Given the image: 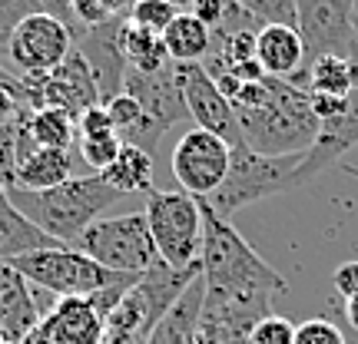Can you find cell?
<instances>
[{"label":"cell","mask_w":358,"mask_h":344,"mask_svg":"<svg viewBox=\"0 0 358 344\" xmlns=\"http://www.w3.org/2000/svg\"><path fill=\"white\" fill-rule=\"evenodd\" d=\"M3 192L10 195V202L40 232H47L50 239H57L66 248H77L80 235L96 218H103V212L120 199V192L110 189L100 172L73 176L47 192H20V189H3Z\"/></svg>","instance_id":"1"},{"label":"cell","mask_w":358,"mask_h":344,"mask_svg":"<svg viewBox=\"0 0 358 344\" xmlns=\"http://www.w3.org/2000/svg\"><path fill=\"white\" fill-rule=\"evenodd\" d=\"M268 96L259 110H236L243 142L259 156L306 153L319 140V119L312 113L306 89L289 80L266 77Z\"/></svg>","instance_id":"2"},{"label":"cell","mask_w":358,"mask_h":344,"mask_svg":"<svg viewBox=\"0 0 358 344\" xmlns=\"http://www.w3.org/2000/svg\"><path fill=\"white\" fill-rule=\"evenodd\" d=\"M315 176L319 172L308 163V149L292 156H259L243 142V146L232 149L226 182L203 202L209 209H216L222 218H229L232 212H239L245 205L282 195L289 189H299V186L312 182Z\"/></svg>","instance_id":"3"},{"label":"cell","mask_w":358,"mask_h":344,"mask_svg":"<svg viewBox=\"0 0 358 344\" xmlns=\"http://www.w3.org/2000/svg\"><path fill=\"white\" fill-rule=\"evenodd\" d=\"M199 275V262L189 268H169L166 262L153 265L103 321V344H146L156 324L166 318V311Z\"/></svg>","instance_id":"4"},{"label":"cell","mask_w":358,"mask_h":344,"mask_svg":"<svg viewBox=\"0 0 358 344\" xmlns=\"http://www.w3.org/2000/svg\"><path fill=\"white\" fill-rule=\"evenodd\" d=\"M143 216H146L159 262H166L169 268H189L199 262V252H203V212H199V202L192 195H186L182 189H150Z\"/></svg>","instance_id":"5"},{"label":"cell","mask_w":358,"mask_h":344,"mask_svg":"<svg viewBox=\"0 0 358 344\" xmlns=\"http://www.w3.org/2000/svg\"><path fill=\"white\" fill-rule=\"evenodd\" d=\"M77 248L87 258H93L96 265L110 268V271H123V275H146L153 265H159L153 235H150L143 212L96 218L80 235Z\"/></svg>","instance_id":"6"},{"label":"cell","mask_w":358,"mask_h":344,"mask_svg":"<svg viewBox=\"0 0 358 344\" xmlns=\"http://www.w3.org/2000/svg\"><path fill=\"white\" fill-rule=\"evenodd\" d=\"M7 265L17 268L30 285H37L57 298H90L100 288L113 285L116 278H123V271H110V268L96 265L80 248H43V252L10 258Z\"/></svg>","instance_id":"7"},{"label":"cell","mask_w":358,"mask_h":344,"mask_svg":"<svg viewBox=\"0 0 358 344\" xmlns=\"http://www.w3.org/2000/svg\"><path fill=\"white\" fill-rule=\"evenodd\" d=\"M232 146L206 129H186L173 149V176L192 199H209L226 182Z\"/></svg>","instance_id":"8"},{"label":"cell","mask_w":358,"mask_h":344,"mask_svg":"<svg viewBox=\"0 0 358 344\" xmlns=\"http://www.w3.org/2000/svg\"><path fill=\"white\" fill-rule=\"evenodd\" d=\"M73 53V37L50 13H30L24 17L7 43V60L17 66V77H43L64 63Z\"/></svg>","instance_id":"9"},{"label":"cell","mask_w":358,"mask_h":344,"mask_svg":"<svg viewBox=\"0 0 358 344\" xmlns=\"http://www.w3.org/2000/svg\"><path fill=\"white\" fill-rule=\"evenodd\" d=\"M295 30L306 43V63L319 57H345L355 43L352 0H295Z\"/></svg>","instance_id":"10"},{"label":"cell","mask_w":358,"mask_h":344,"mask_svg":"<svg viewBox=\"0 0 358 344\" xmlns=\"http://www.w3.org/2000/svg\"><path fill=\"white\" fill-rule=\"evenodd\" d=\"M176 66V80L186 100V113L196 123V129H206L219 136L222 142H229L232 149L243 146V133L232 113V103L219 93V87L213 83V77L206 73L203 63H173Z\"/></svg>","instance_id":"11"},{"label":"cell","mask_w":358,"mask_h":344,"mask_svg":"<svg viewBox=\"0 0 358 344\" xmlns=\"http://www.w3.org/2000/svg\"><path fill=\"white\" fill-rule=\"evenodd\" d=\"M123 24H127V17H113V20H106L100 27L80 30L73 37V50L87 60L90 73L96 80V89H100L103 106L123 93V80H127L129 70L127 57H123V43H120Z\"/></svg>","instance_id":"12"},{"label":"cell","mask_w":358,"mask_h":344,"mask_svg":"<svg viewBox=\"0 0 358 344\" xmlns=\"http://www.w3.org/2000/svg\"><path fill=\"white\" fill-rule=\"evenodd\" d=\"M123 93L140 103L146 119H150L153 126H159L163 133L179 126L182 119H189L186 100H182V89H179V80H176V66L173 63H169L166 70H159V73H136V70H127Z\"/></svg>","instance_id":"13"},{"label":"cell","mask_w":358,"mask_h":344,"mask_svg":"<svg viewBox=\"0 0 358 344\" xmlns=\"http://www.w3.org/2000/svg\"><path fill=\"white\" fill-rule=\"evenodd\" d=\"M40 87H43V110L53 106V110L70 113L73 119H80V116L87 113V110H93V106H103L96 80H93L87 60H83L77 50L70 53L57 70L43 73V77H40Z\"/></svg>","instance_id":"14"},{"label":"cell","mask_w":358,"mask_h":344,"mask_svg":"<svg viewBox=\"0 0 358 344\" xmlns=\"http://www.w3.org/2000/svg\"><path fill=\"white\" fill-rule=\"evenodd\" d=\"M40 321L43 315L34 298V285L17 268L0 262V331H3V341L20 344Z\"/></svg>","instance_id":"15"},{"label":"cell","mask_w":358,"mask_h":344,"mask_svg":"<svg viewBox=\"0 0 358 344\" xmlns=\"http://www.w3.org/2000/svg\"><path fill=\"white\" fill-rule=\"evenodd\" d=\"M47 344H103V318L87 298H60L40 321Z\"/></svg>","instance_id":"16"},{"label":"cell","mask_w":358,"mask_h":344,"mask_svg":"<svg viewBox=\"0 0 358 344\" xmlns=\"http://www.w3.org/2000/svg\"><path fill=\"white\" fill-rule=\"evenodd\" d=\"M256 63L266 77L289 80L306 63V43L295 27L266 24L256 33Z\"/></svg>","instance_id":"17"},{"label":"cell","mask_w":358,"mask_h":344,"mask_svg":"<svg viewBox=\"0 0 358 344\" xmlns=\"http://www.w3.org/2000/svg\"><path fill=\"white\" fill-rule=\"evenodd\" d=\"M43 248H66L47 232H40L30 218L10 202V195L0 189V262L30 255V252H43Z\"/></svg>","instance_id":"18"},{"label":"cell","mask_w":358,"mask_h":344,"mask_svg":"<svg viewBox=\"0 0 358 344\" xmlns=\"http://www.w3.org/2000/svg\"><path fill=\"white\" fill-rule=\"evenodd\" d=\"M199 311H203V275L182 292L176 305L166 311V318L156 324L146 344H196L199 331Z\"/></svg>","instance_id":"19"},{"label":"cell","mask_w":358,"mask_h":344,"mask_svg":"<svg viewBox=\"0 0 358 344\" xmlns=\"http://www.w3.org/2000/svg\"><path fill=\"white\" fill-rule=\"evenodd\" d=\"M163 47L169 63H206L213 50V30L192 13H176V20L163 30Z\"/></svg>","instance_id":"20"},{"label":"cell","mask_w":358,"mask_h":344,"mask_svg":"<svg viewBox=\"0 0 358 344\" xmlns=\"http://www.w3.org/2000/svg\"><path fill=\"white\" fill-rule=\"evenodd\" d=\"M289 83L306 93H322V96H348L355 93V80H352V63L345 57H319L306 63L295 77H289Z\"/></svg>","instance_id":"21"},{"label":"cell","mask_w":358,"mask_h":344,"mask_svg":"<svg viewBox=\"0 0 358 344\" xmlns=\"http://www.w3.org/2000/svg\"><path fill=\"white\" fill-rule=\"evenodd\" d=\"M66 179H73V156L70 149H37L17 169V182L13 189L20 192H47L60 186Z\"/></svg>","instance_id":"22"},{"label":"cell","mask_w":358,"mask_h":344,"mask_svg":"<svg viewBox=\"0 0 358 344\" xmlns=\"http://www.w3.org/2000/svg\"><path fill=\"white\" fill-rule=\"evenodd\" d=\"M358 146V89L345 96V106L342 113L322 123L319 126V140H315V149H319L332 166H342V156Z\"/></svg>","instance_id":"23"},{"label":"cell","mask_w":358,"mask_h":344,"mask_svg":"<svg viewBox=\"0 0 358 344\" xmlns=\"http://www.w3.org/2000/svg\"><path fill=\"white\" fill-rule=\"evenodd\" d=\"M100 176L120 195H127V192H150L153 189V156H146L143 149L123 142L116 163L110 169H103Z\"/></svg>","instance_id":"24"},{"label":"cell","mask_w":358,"mask_h":344,"mask_svg":"<svg viewBox=\"0 0 358 344\" xmlns=\"http://www.w3.org/2000/svg\"><path fill=\"white\" fill-rule=\"evenodd\" d=\"M120 43H123V57H127V66L136 70V73H159L169 66L166 47H163V37H156L150 30H140L127 20L123 24V33H120Z\"/></svg>","instance_id":"25"},{"label":"cell","mask_w":358,"mask_h":344,"mask_svg":"<svg viewBox=\"0 0 358 344\" xmlns=\"http://www.w3.org/2000/svg\"><path fill=\"white\" fill-rule=\"evenodd\" d=\"M30 133L40 149H70V142L77 136V119L64 110L47 106V110L30 113Z\"/></svg>","instance_id":"26"},{"label":"cell","mask_w":358,"mask_h":344,"mask_svg":"<svg viewBox=\"0 0 358 344\" xmlns=\"http://www.w3.org/2000/svg\"><path fill=\"white\" fill-rule=\"evenodd\" d=\"M27 119H30V110L17 113L7 123H0V186L3 189H13V182H17V169H20L17 142H20V133H24Z\"/></svg>","instance_id":"27"},{"label":"cell","mask_w":358,"mask_h":344,"mask_svg":"<svg viewBox=\"0 0 358 344\" xmlns=\"http://www.w3.org/2000/svg\"><path fill=\"white\" fill-rule=\"evenodd\" d=\"M80 136V156L90 169H110L116 163V156L123 149V140L116 136V129H100V133H77Z\"/></svg>","instance_id":"28"},{"label":"cell","mask_w":358,"mask_h":344,"mask_svg":"<svg viewBox=\"0 0 358 344\" xmlns=\"http://www.w3.org/2000/svg\"><path fill=\"white\" fill-rule=\"evenodd\" d=\"M133 27H140V30H150L156 37H163V30H166L173 20H176V10L169 7L166 0H140L127 17Z\"/></svg>","instance_id":"29"},{"label":"cell","mask_w":358,"mask_h":344,"mask_svg":"<svg viewBox=\"0 0 358 344\" xmlns=\"http://www.w3.org/2000/svg\"><path fill=\"white\" fill-rule=\"evenodd\" d=\"M259 24L295 27V0H239Z\"/></svg>","instance_id":"30"},{"label":"cell","mask_w":358,"mask_h":344,"mask_svg":"<svg viewBox=\"0 0 358 344\" xmlns=\"http://www.w3.org/2000/svg\"><path fill=\"white\" fill-rule=\"evenodd\" d=\"M27 110V100H24V80L10 73L7 66H0V123L13 119L17 113Z\"/></svg>","instance_id":"31"},{"label":"cell","mask_w":358,"mask_h":344,"mask_svg":"<svg viewBox=\"0 0 358 344\" xmlns=\"http://www.w3.org/2000/svg\"><path fill=\"white\" fill-rule=\"evenodd\" d=\"M245 344H295V324L282 315H268L249 331Z\"/></svg>","instance_id":"32"},{"label":"cell","mask_w":358,"mask_h":344,"mask_svg":"<svg viewBox=\"0 0 358 344\" xmlns=\"http://www.w3.org/2000/svg\"><path fill=\"white\" fill-rule=\"evenodd\" d=\"M40 10V0H0V53H7L10 33L17 30V24Z\"/></svg>","instance_id":"33"},{"label":"cell","mask_w":358,"mask_h":344,"mask_svg":"<svg viewBox=\"0 0 358 344\" xmlns=\"http://www.w3.org/2000/svg\"><path fill=\"white\" fill-rule=\"evenodd\" d=\"M295 344H348L338 324L329 318H308L295 328Z\"/></svg>","instance_id":"34"},{"label":"cell","mask_w":358,"mask_h":344,"mask_svg":"<svg viewBox=\"0 0 358 344\" xmlns=\"http://www.w3.org/2000/svg\"><path fill=\"white\" fill-rule=\"evenodd\" d=\"M70 10H73V24L80 30H90V27H100L106 20H113L100 0H70Z\"/></svg>","instance_id":"35"},{"label":"cell","mask_w":358,"mask_h":344,"mask_svg":"<svg viewBox=\"0 0 358 344\" xmlns=\"http://www.w3.org/2000/svg\"><path fill=\"white\" fill-rule=\"evenodd\" d=\"M226 10H229V0H196L189 13L216 33L219 27H222V20H226Z\"/></svg>","instance_id":"36"},{"label":"cell","mask_w":358,"mask_h":344,"mask_svg":"<svg viewBox=\"0 0 358 344\" xmlns=\"http://www.w3.org/2000/svg\"><path fill=\"white\" fill-rule=\"evenodd\" d=\"M332 288L342 294V298H352V294H358V262H342V265L335 268Z\"/></svg>","instance_id":"37"},{"label":"cell","mask_w":358,"mask_h":344,"mask_svg":"<svg viewBox=\"0 0 358 344\" xmlns=\"http://www.w3.org/2000/svg\"><path fill=\"white\" fill-rule=\"evenodd\" d=\"M100 3L106 7L110 17H129V10H133L140 0H100Z\"/></svg>","instance_id":"38"},{"label":"cell","mask_w":358,"mask_h":344,"mask_svg":"<svg viewBox=\"0 0 358 344\" xmlns=\"http://www.w3.org/2000/svg\"><path fill=\"white\" fill-rule=\"evenodd\" d=\"M345 318L348 324L358 331V294H352V298H345Z\"/></svg>","instance_id":"39"},{"label":"cell","mask_w":358,"mask_h":344,"mask_svg":"<svg viewBox=\"0 0 358 344\" xmlns=\"http://www.w3.org/2000/svg\"><path fill=\"white\" fill-rule=\"evenodd\" d=\"M345 60H348V63H352V80H355V89H358V37H355V43L348 47Z\"/></svg>","instance_id":"40"},{"label":"cell","mask_w":358,"mask_h":344,"mask_svg":"<svg viewBox=\"0 0 358 344\" xmlns=\"http://www.w3.org/2000/svg\"><path fill=\"white\" fill-rule=\"evenodd\" d=\"M166 3H169V7H173L176 13H189L196 0H166Z\"/></svg>","instance_id":"41"},{"label":"cell","mask_w":358,"mask_h":344,"mask_svg":"<svg viewBox=\"0 0 358 344\" xmlns=\"http://www.w3.org/2000/svg\"><path fill=\"white\" fill-rule=\"evenodd\" d=\"M352 30H355V37H358V0H352Z\"/></svg>","instance_id":"42"},{"label":"cell","mask_w":358,"mask_h":344,"mask_svg":"<svg viewBox=\"0 0 358 344\" xmlns=\"http://www.w3.org/2000/svg\"><path fill=\"white\" fill-rule=\"evenodd\" d=\"M338 169H342V172H348V176H355V179H358V166H348V163H342Z\"/></svg>","instance_id":"43"},{"label":"cell","mask_w":358,"mask_h":344,"mask_svg":"<svg viewBox=\"0 0 358 344\" xmlns=\"http://www.w3.org/2000/svg\"><path fill=\"white\" fill-rule=\"evenodd\" d=\"M0 344H7V341H3V331H0Z\"/></svg>","instance_id":"44"},{"label":"cell","mask_w":358,"mask_h":344,"mask_svg":"<svg viewBox=\"0 0 358 344\" xmlns=\"http://www.w3.org/2000/svg\"><path fill=\"white\" fill-rule=\"evenodd\" d=\"M0 189H3V186H0Z\"/></svg>","instance_id":"45"},{"label":"cell","mask_w":358,"mask_h":344,"mask_svg":"<svg viewBox=\"0 0 358 344\" xmlns=\"http://www.w3.org/2000/svg\"><path fill=\"white\" fill-rule=\"evenodd\" d=\"M0 66H3V63H0Z\"/></svg>","instance_id":"46"}]
</instances>
